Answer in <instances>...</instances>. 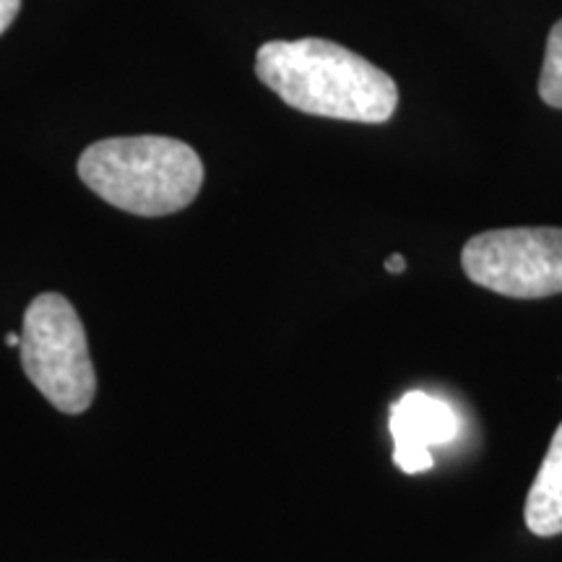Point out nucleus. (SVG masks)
Masks as SVG:
<instances>
[{
	"label": "nucleus",
	"mask_w": 562,
	"mask_h": 562,
	"mask_svg": "<svg viewBox=\"0 0 562 562\" xmlns=\"http://www.w3.org/2000/svg\"><path fill=\"white\" fill-rule=\"evenodd\" d=\"M463 273L484 290L516 300L562 292V229L513 227L474 235L461 250Z\"/></svg>",
	"instance_id": "20e7f679"
},
{
	"label": "nucleus",
	"mask_w": 562,
	"mask_h": 562,
	"mask_svg": "<svg viewBox=\"0 0 562 562\" xmlns=\"http://www.w3.org/2000/svg\"><path fill=\"white\" fill-rule=\"evenodd\" d=\"M539 97L550 108L562 110V19L547 37L542 74H539Z\"/></svg>",
	"instance_id": "0eeeda50"
},
{
	"label": "nucleus",
	"mask_w": 562,
	"mask_h": 562,
	"mask_svg": "<svg viewBox=\"0 0 562 562\" xmlns=\"http://www.w3.org/2000/svg\"><path fill=\"white\" fill-rule=\"evenodd\" d=\"M79 178L110 206L136 216H167L191 206L201 193L203 161L178 138H104L81 154Z\"/></svg>",
	"instance_id": "f03ea898"
},
{
	"label": "nucleus",
	"mask_w": 562,
	"mask_h": 562,
	"mask_svg": "<svg viewBox=\"0 0 562 562\" xmlns=\"http://www.w3.org/2000/svg\"><path fill=\"white\" fill-rule=\"evenodd\" d=\"M256 74L305 115L378 125L398 108V87L385 70L328 40L266 42L256 55Z\"/></svg>",
	"instance_id": "f257e3e1"
},
{
	"label": "nucleus",
	"mask_w": 562,
	"mask_h": 562,
	"mask_svg": "<svg viewBox=\"0 0 562 562\" xmlns=\"http://www.w3.org/2000/svg\"><path fill=\"white\" fill-rule=\"evenodd\" d=\"M393 463L404 474H422L432 469V448L459 438L461 419L442 398L425 391H412L391 406Z\"/></svg>",
	"instance_id": "39448f33"
},
{
	"label": "nucleus",
	"mask_w": 562,
	"mask_h": 562,
	"mask_svg": "<svg viewBox=\"0 0 562 562\" xmlns=\"http://www.w3.org/2000/svg\"><path fill=\"white\" fill-rule=\"evenodd\" d=\"M385 271H391V273L406 271V258L398 256V252H393V256L385 258Z\"/></svg>",
	"instance_id": "1a4fd4ad"
},
{
	"label": "nucleus",
	"mask_w": 562,
	"mask_h": 562,
	"mask_svg": "<svg viewBox=\"0 0 562 562\" xmlns=\"http://www.w3.org/2000/svg\"><path fill=\"white\" fill-rule=\"evenodd\" d=\"M526 526L537 537L562 533V422L526 497Z\"/></svg>",
	"instance_id": "423d86ee"
},
{
	"label": "nucleus",
	"mask_w": 562,
	"mask_h": 562,
	"mask_svg": "<svg viewBox=\"0 0 562 562\" xmlns=\"http://www.w3.org/2000/svg\"><path fill=\"white\" fill-rule=\"evenodd\" d=\"M19 351L26 378L55 409H89L97 393L94 364L79 313L63 294L45 292L30 302Z\"/></svg>",
	"instance_id": "7ed1b4c3"
},
{
	"label": "nucleus",
	"mask_w": 562,
	"mask_h": 562,
	"mask_svg": "<svg viewBox=\"0 0 562 562\" xmlns=\"http://www.w3.org/2000/svg\"><path fill=\"white\" fill-rule=\"evenodd\" d=\"M5 344H9V347H21V336L5 334Z\"/></svg>",
	"instance_id": "9d476101"
},
{
	"label": "nucleus",
	"mask_w": 562,
	"mask_h": 562,
	"mask_svg": "<svg viewBox=\"0 0 562 562\" xmlns=\"http://www.w3.org/2000/svg\"><path fill=\"white\" fill-rule=\"evenodd\" d=\"M21 0H0V34H3L19 16Z\"/></svg>",
	"instance_id": "6e6552de"
}]
</instances>
